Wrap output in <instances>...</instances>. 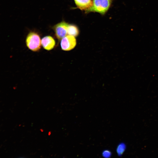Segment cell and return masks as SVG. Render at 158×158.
<instances>
[{"instance_id":"7a4b0ae2","label":"cell","mask_w":158,"mask_h":158,"mask_svg":"<svg viewBox=\"0 0 158 158\" xmlns=\"http://www.w3.org/2000/svg\"><path fill=\"white\" fill-rule=\"evenodd\" d=\"M112 0H93L91 7L87 10L104 14L109 8Z\"/></svg>"},{"instance_id":"6da1fadb","label":"cell","mask_w":158,"mask_h":158,"mask_svg":"<svg viewBox=\"0 0 158 158\" xmlns=\"http://www.w3.org/2000/svg\"><path fill=\"white\" fill-rule=\"evenodd\" d=\"M27 47L34 51H37L41 48V40L39 35L34 32H30L27 35L26 39Z\"/></svg>"},{"instance_id":"277c9868","label":"cell","mask_w":158,"mask_h":158,"mask_svg":"<svg viewBox=\"0 0 158 158\" xmlns=\"http://www.w3.org/2000/svg\"><path fill=\"white\" fill-rule=\"evenodd\" d=\"M76 44V40L75 37L72 35H68L61 39V46L63 50L68 51L73 49Z\"/></svg>"},{"instance_id":"52a82bcc","label":"cell","mask_w":158,"mask_h":158,"mask_svg":"<svg viewBox=\"0 0 158 158\" xmlns=\"http://www.w3.org/2000/svg\"><path fill=\"white\" fill-rule=\"evenodd\" d=\"M67 34L68 35L75 37L77 36L79 34V31L77 27L72 25H68L67 29Z\"/></svg>"},{"instance_id":"3957f363","label":"cell","mask_w":158,"mask_h":158,"mask_svg":"<svg viewBox=\"0 0 158 158\" xmlns=\"http://www.w3.org/2000/svg\"><path fill=\"white\" fill-rule=\"evenodd\" d=\"M68 25L64 21H62L55 25L53 28L55 35L59 40H61L67 34V29Z\"/></svg>"},{"instance_id":"8992f818","label":"cell","mask_w":158,"mask_h":158,"mask_svg":"<svg viewBox=\"0 0 158 158\" xmlns=\"http://www.w3.org/2000/svg\"><path fill=\"white\" fill-rule=\"evenodd\" d=\"M78 8L82 10L87 11L92 4L91 0H74Z\"/></svg>"},{"instance_id":"9c48e42d","label":"cell","mask_w":158,"mask_h":158,"mask_svg":"<svg viewBox=\"0 0 158 158\" xmlns=\"http://www.w3.org/2000/svg\"><path fill=\"white\" fill-rule=\"evenodd\" d=\"M111 152L108 150H105L102 153V155L104 157H109L111 155Z\"/></svg>"},{"instance_id":"ba28073f","label":"cell","mask_w":158,"mask_h":158,"mask_svg":"<svg viewBox=\"0 0 158 158\" xmlns=\"http://www.w3.org/2000/svg\"><path fill=\"white\" fill-rule=\"evenodd\" d=\"M126 148V146L124 144L122 143L119 144L118 146L117 151L119 154H121L125 151Z\"/></svg>"},{"instance_id":"5b68a950","label":"cell","mask_w":158,"mask_h":158,"mask_svg":"<svg viewBox=\"0 0 158 158\" xmlns=\"http://www.w3.org/2000/svg\"><path fill=\"white\" fill-rule=\"evenodd\" d=\"M41 44L44 49L47 50L52 49L55 44V42L53 38L50 36L44 37L41 40Z\"/></svg>"}]
</instances>
